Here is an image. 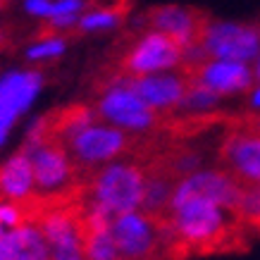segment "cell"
<instances>
[{
  "mask_svg": "<svg viewBox=\"0 0 260 260\" xmlns=\"http://www.w3.org/2000/svg\"><path fill=\"white\" fill-rule=\"evenodd\" d=\"M172 248L170 260L248 251V232L222 205L205 198H186L170 205Z\"/></svg>",
  "mask_w": 260,
  "mask_h": 260,
  "instance_id": "1",
  "label": "cell"
},
{
  "mask_svg": "<svg viewBox=\"0 0 260 260\" xmlns=\"http://www.w3.org/2000/svg\"><path fill=\"white\" fill-rule=\"evenodd\" d=\"M79 186L91 203L115 217L139 210L146 186V172L141 162L134 158L115 160L79 179Z\"/></svg>",
  "mask_w": 260,
  "mask_h": 260,
  "instance_id": "2",
  "label": "cell"
},
{
  "mask_svg": "<svg viewBox=\"0 0 260 260\" xmlns=\"http://www.w3.org/2000/svg\"><path fill=\"white\" fill-rule=\"evenodd\" d=\"M143 143H146L143 134H132V132L112 124H93L79 132L67 143V155L77 170V177L84 179L86 174L108 165V162L136 158Z\"/></svg>",
  "mask_w": 260,
  "mask_h": 260,
  "instance_id": "3",
  "label": "cell"
},
{
  "mask_svg": "<svg viewBox=\"0 0 260 260\" xmlns=\"http://www.w3.org/2000/svg\"><path fill=\"white\" fill-rule=\"evenodd\" d=\"M110 234L124 260H170V217H150L141 210L122 213L110 220Z\"/></svg>",
  "mask_w": 260,
  "mask_h": 260,
  "instance_id": "4",
  "label": "cell"
},
{
  "mask_svg": "<svg viewBox=\"0 0 260 260\" xmlns=\"http://www.w3.org/2000/svg\"><path fill=\"white\" fill-rule=\"evenodd\" d=\"M93 108L103 122H110L112 126L126 129L132 134H162L165 122L170 117L122 86L105 88L101 98L93 103Z\"/></svg>",
  "mask_w": 260,
  "mask_h": 260,
  "instance_id": "5",
  "label": "cell"
},
{
  "mask_svg": "<svg viewBox=\"0 0 260 260\" xmlns=\"http://www.w3.org/2000/svg\"><path fill=\"white\" fill-rule=\"evenodd\" d=\"M217 146V167L239 181L260 184V129L244 117H227Z\"/></svg>",
  "mask_w": 260,
  "mask_h": 260,
  "instance_id": "6",
  "label": "cell"
},
{
  "mask_svg": "<svg viewBox=\"0 0 260 260\" xmlns=\"http://www.w3.org/2000/svg\"><path fill=\"white\" fill-rule=\"evenodd\" d=\"M22 153L31 160L34 189L39 196H62L79 186L67 148L55 141H26Z\"/></svg>",
  "mask_w": 260,
  "mask_h": 260,
  "instance_id": "7",
  "label": "cell"
},
{
  "mask_svg": "<svg viewBox=\"0 0 260 260\" xmlns=\"http://www.w3.org/2000/svg\"><path fill=\"white\" fill-rule=\"evenodd\" d=\"M184 50L177 41L160 31H146L141 39L132 41V46L117 57L112 72L129 74V77H146L153 72L174 70L181 64Z\"/></svg>",
  "mask_w": 260,
  "mask_h": 260,
  "instance_id": "8",
  "label": "cell"
},
{
  "mask_svg": "<svg viewBox=\"0 0 260 260\" xmlns=\"http://www.w3.org/2000/svg\"><path fill=\"white\" fill-rule=\"evenodd\" d=\"M210 15L198 8H179V5H160L143 12L139 26H148V31H160L177 41L181 50L201 46L210 29Z\"/></svg>",
  "mask_w": 260,
  "mask_h": 260,
  "instance_id": "9",
  "label": "cell"
},
{
  "mask_svg": "<svg viewBox=\"0 0 260 260\" xmlns=\"http://www.w3.org/2000/svg\"><path fill=\"white\" fill-rule=\"evenodd\" d=\"M93 124H101L93 103H72V105L55 108L36 119L26 141H55L67 148V143L74 136Z\"/></svg>",
  "mask_w": 260,
  "mask_h": 260,
  "instance_id": "10",
  "label": "cell"
},
{
  "mask_svg": "<svg viewBox=\"0 0 260 260\" xmlns=\"http://www.w3.org/2000/svg\"><path fill=\"white\" fill-rule=\"evenodd\" d=\"M179 72L191 81L210 88L217 95H234L251 91L253 86V72L246 67V62L239 60H205L198 64H179Z\"/></svg>",
  "mask_w": 260,
  "mask_h": 260,
  "instance_id": "11",
  "label": "cell"
},
{
  "mask_svg": "<svg viewBox=\"0 0 260 260\" xmlns=\"http://www.w3.org/2000/svg\"><path fill=\"white\" fill-rule=\"evenodd\" d=\"M203 48L210 60L246 62L260 53V26L213 22L203 39Z\"/></svg>",
  "mask_w": 260,
  "mask_h": 260,
  "instance_id": "12",
  "label": "cell"
},
{
  "mask_svg": "<svg viewBox=\"0 0 260 260\" xmlns=\"http://www.w3.org/2000/svg\"><path fill=\"white\" fill-rule=\"evenodd\" d=\"M239 193H241V181L217 167V170H201L184 177L177 184L172 203H179L186 198H205L232 213L239 201Z\"/></svg>",
  "mask_w": 260,
  "mask_h": 260,
  "instance_id": "13",
  "label": "cell"
},
{
  "mask_svg": "<svg viewBox=\"0 0 260 260\" xmlns=\"http://www.w3.org/2000/svg\"><path fill=\"white\" fill-rule=\"evenodd\" d=\"M41 84V72H10L0 77V146L8 141L15 119L31 105Z\"/></svg>",
  "mask_w": 260,
  "mask_h": 260,
  "instance_id": "14",
  "label": "cell"
},
{
  "mask_svg": "<svg viewBox=\"0 0 260 260\" xmlns=\"http://www.w3.org/2000/svg\"><path fill=\"white\" fill-rule=\"evenodd\" d=\"M34 193H36V189H34L31 160L19 150L8 162L0 165V198L24 201V198L34 196Z\"/></svg>",
  "mask_w": 260,
  "mask_h": 260,
  "instance_id": "15",
  "label": "cell"
},
{
  "mask_svg": "<svg viewBox=\"0 0 260 260\" xmlns=\"http://www.w3.org/2000/svg\"><path fill=\"white\" fill-rule=\"evenodd\" d=\"M10 246H12L15 260H50V248H48L46 237L31 222L10 229Z\"/></svg>",
  "mask_w": 260,
  "mask_h": 260,
  "instance_id": "16",
  "label": "cell"
},
{
  "mask_svg": "<svg viewBox=\"0 0 260 260\" xmlns=\"http://www.w3.org/2000/svg\"><path fill=\"white\" fill-rule=\"evenodd\" d=\"M232 215L244 224L248 234L260 237V184L241 181V193H239V201Z\"/></svg>",
  "mask_w": 260,
  "mask_h": 260,
  "instance_id": "17",
  "label": "cell"
},
{
  "mask_svg": "<svg viewBox=\"0 0 260 260\" xmlns=\"http://www.w3.org/2000/svg\"><path fill=\"white\" fill-rule=\"evenodd\" d=\"M29 217H26V208H24V201H8V198H0V224L8 229H17L26 224Z\"/></svg>",
  "mask_w": 260,
  "mask_h": 260,
  "instance_id": "18",
  "label": "cell"
},
{
  "mask_svg": "<svg viewBox=\"0 0 260 260\" xmlns=\"http://www.w3.org/2000/svg\"><path fill=\"white\" fill-rule=\"evenodd\" d=\"M64 43H67V39H46V41H41V43L29 48V57H31V60L57 57V55H62Z\"/></svg>",
  "mask_w": 260,
  "mask_h": 260,
  "instance_id": "19",
  "label": "cell"
},
{
  "mask_svg": "<svg viewBox=\"0 0 260 260\" xmlns=\"http://www.w3.org/2000/svg\"><path fill=\"white\" fill-rule=\"evenodd\" d=\"M86 8V3L84 0H55L53 5H50V15L46 17V19H50V17H64V15H77L79 10Z\"/></svg>",
  "mask_w": 260,
  "mask_h": 260,
  "instance_id": "20",
  "label": "cell"
},
{
  "mask_svg": "<svg viewBox=\"0 0 260 260\" xmlns=\"http://www.w3.org/2000/svg\"><path fill=\"white\" fill-rule=\"evenodd\" d=\"M50 0H26V10L31 12L34 17H48L50 15Z\"/></svg>",
  "mask_w": 260,
  "mask_h": 260,
  "instance_id": "21",
  "label": "cell"
},
{
  "mask_svg": "<svg viewBox=\"0 0 260 260\" xmlns=\"http://www.w3.org/2000/svg\"><path fill=\"white\" fill-rule=\"evenodd\" d=\"M251 105H253V108H260V88H255V91H253V95H251Z\"/></svg>",
  "mask_w": 260,
  "mask_h": 260,
  "instance_id": "22",
  "label": "cell"
},
{
  "mask_svg": "<svg viewBox=\"0 0 260 260\" xmlns=\"http://www.w3.org/2000/svg\"><path fill=\"white\" fill-rule=\"evenodd\" d=\"M253 77L260 81V57H258V64H255V72H253Z\"/></svg>",
  "mask_w": 260,
  "mask_h": 260,
  "instance_id": "23",
  "label": "cell"
},
{
  "mask_svg": "<svg viewBox=\"0 0 260 260\" xmlns=\"http://www.w3.org/2000/svg\"><path fill=\"white\" fill-rule=\"evenodd\" d=\"M5 41H8V39H5V34H3V31H0V48H3V46H5Z\"/></svg>",
  "mask_w": 260,
  "mask_h": 260,
  "instance_id": "24",
  "label": "cell"
},
{
  "mask_svg": "<svg viewBox=\"0 0 260 260\" xmlns=\"http://www.w3.org/2000/svg\"><path fill=\"white\" fill-rule=\"evenodd\" d=\"M3 3H5V0H0V5H3Z\"/></svg>",
  "mask_w": 260,
  "mask_h": 260,
  "instance_id": "25",
  "label": "cell"
}]
</instances>
